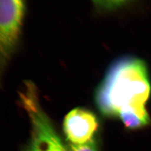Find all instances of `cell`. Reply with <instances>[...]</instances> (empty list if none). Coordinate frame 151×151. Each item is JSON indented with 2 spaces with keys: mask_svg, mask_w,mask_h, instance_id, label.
<instances>
[{
  "mask_svg": "<svg viewBox=\"0 0 151 151\" xmlns=\"http://www.w3.org/2000/svg\"><path fill=\"white\" fill-rule=\"evenodd\" d=\"M151 91L146 63L125 57L109 69L97 88L95 101L104 116L118 117L127 128L137 129L151 123L146 109Z\"/></svg>",
  "mask_w": 151,
  "mask_h": 151,
  "instance_id": "6da1fadb",
  "label": "cell"
},
{
  "mask_svg": "<svg viewBox=\"0 0 151 151\" xmlns=\"http://www.w3.org/2000/svg\"><path fill=\"white\" fill-rule=\"evenodd\" d=\"M24 107L31 119L32 139L27 151H69L39 104L35 88L27 84L21 94Z\"/></svg>",
  "mask_w": 151,
  "mask_h": 151,
  "instance_id": "7a4b0ae2",
  "label": "cell"
},
{
  "mask_svg": "<svg viewBox=\"0 0 151 151\" xmlns=\"http://www.w3.org/2000/svg\"><path fill=\"white\" fill-rule=\"evenodd\" d=\"M25 10L24 2L1 1L0 46L2 63L7 60L18 43Z\"/></svg>",
  "mask_w": 151,
  "mask_h": 151,
  "instance_id": "3957f363",
  "label": "cell"
},
{
  "mask_svg": "<svg viewBox=\"0 0 151 151\" xmlns=\"http://www.w3.org/2000/svg\"><path fill=\"white\" fill-rule=\"evenodd\" d=\"M99 123L95 115L83 108H75L65 116L63 127L70 144L81 145L94 138Z\"/></svg>",
  "mask_w": 151,
  "mask_h": 151,
  "instance_id": "277c9868",
  "label": "cell"
},
{
  "mask_svg": "<svg viewBox=\"0 0 151 151\" xmlns=\"http://www.w3.org/2000/svg\"><path fill=\"white\" fill-rule=\"evenodd\" d=\"M93 138L88 142L81 145H69V151H99L97 143Z\"/></svg>",
  "mask_w": 151,
  "mask_h": 151,
  "instance_id": "5b68a950",
  "label": "cell"
},
{
  "mask_svg": "<svg viewBox=\"0 0 151 151\" xmlns=\"http://www.w3.org/2000/svg\"><path fill=\"white\" fill-rule=\"evenodd\" d=\"M96 5L104 9H111L122 5L123 1H97Z\"/></svg>",
  "mask_w": 151,
  "mask_h": 151,
  "instance_id": "8992f818",
  "label": "cell"
}]
</instances>
